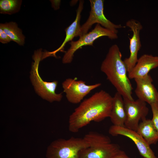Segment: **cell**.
I'll return each mask as SVG.
<instances>
[{
  "instance_id": "6da1fadb",
  "label": "cell",
  "mask_w": 158,
  "mask_h": 158,
  "mask_svg": "<svg viewBox=\"0 0 158 158\" xmlns=\"http://www.w3.org/2000/svg\"><path fill=\"white\" fill-rule=\"evenodd\" d=\"M113 97L103 90L85 99L70 115L69 130L76 133L92 121L99 122L109 117Z\"/></svg>"
},
{
  "instance_id": "7a4b0ae2",
  "label": "cell",
  "mask_w": 158,
  "mask_h": 158,
  "mask_svg": "<svg viewBox=\"0 0 158 158\" xmlns=\"http://www.w3.org/2000/svg\"><path fill=\"white\" fill-rule=\"evenodd\" d=\"M122 57L118 45H112L102 63L100 69L123 99L134 100L132 96L133 88L127 73V68Z\"/></svg>"
},
{
  "instance_id": "3957f363",
  "label": "cell",
  "mask_w": 158,
  "mask_h": 158,
  "mask_svg": "<svg viewBox=\"0 0 158 158\" xmlns=\"http://www.w3.org/2000/svg\"><path fill=\"white\" fill-rule=\"evenodd\" d=\"M43 52L42 49L35 51L33 56L34 61L32 62L30 72V78L36 92L43 99L50 102L60 101L62 97V93L56 92L58 82L55 80L51 82L42 80L39 72V66L42 60Z\"/></svg>"
},
{
  "instance_id": "277c9868",
  "label": "cell",
  "mask_w": 158,
  "mask_h": 158,
  "mask_svg": "<svg viewBox=\"0 0 158 158\" xmlns=\"http://www.w3.org/2000/svg\"><path fill=\"white\" fill-rule=\"evenodd\" d=\"M89 146L84 137L59 139L53 141L48 147L46 158H78L80 151Z\"/></svg>"
},
{
  "instance_id": "5b68a950",
  "label": "cell",
  "mask_w": 158,
  "mask_h": 158,
  "mask_svg": "<svg viewBox=\"0 0 158 158\" xmlns=\"http://www.w3.org/2000/svg\"><path fill=\"white\" fill-rule=\"evenodd\" d=\"M103 36L107 37L111 40L118 38L117 34L97 24L93 30L80 37L78 40L72 41L69 43L71 46L65 52L62 58V63L65 64L71 63L73 60L74 53L78 49L83 46H93V42L96 40Z\"/></svg>"
},
{
  "instance_id": "8992f818",
  "label": "cell",
  "mask_w": 158,
  "mask_h": 158,
  "mask_svg": "<svg viewBox=\"0 0 158 158\" xmlns=\"http://www.w3.org/2000/svg\"><path fill=\"white\" fill-rule=\"evenodd\" d=\"M103 0H90L91 10L88 19L80 28L79 37L87 33L92 25L95 23L101 25L103 27L109 29L116 33L117 29L124 28L121 24L116 25L111 22L105 17L104 13Z\"/></svg>"
},
{
  "instance_id": "52a82bcc",
  "label": "cell",
  "mask_w": 158,
  "mask_h": 158,
  "mask_svg": "<svg viewBox=\"0 0 158 158\" xmlns=\"http://www.w3.org/2000/svg\"><path fill=\"white\" fill-rule=\"evenodd\" d=\"M123 101L126 114L125 127L136 131L140 121L148 114L146 103L138 99L135 100L123 99Z\"/></svg>"
},
{
  "instance_id": "ba28073f",
  "label": "cell",
  "mask_w": 158,
  "mask_h": 158,
  "mask_svg": "<svg viewBox=\"0 0 158 158\" xmlns=\"http://www.w3.org/2000/svg\"><path fill=\"white\" fill-rule=\"evenodd\" d=\"M101 85L100 83H97L87 85L83 80L69 78L63 82L62 86L68 101L76 104L80 102L92 90L100 86Z\"/></svg>"
},
{
  "instance_id": "9c48e42d",
  "label": "cell",
  "mask_w": 158,
  "mask_h": 158,
  "mask_svg": "<svg viewBox=\"0 0 158 158\" xmlns=\"http://www.w3.org/2000/svg\"><path fill=\"white\" fill-rule=\"evenodd\" d=\"M109 133L113 136L123 135L131 139L136 145L140 155L144 158H158L150 145L136 131L125 127L113 125L109 128Z\"/></svg>"
},
{
  "instance_id": "30bf717a",
  "label": "cell",
  "mask_w": 158,
  "mask_h": 158,
  "mask_svg": "<svg viewBox=\"0 0 158 158\" xmlns=\"http://www.w3.org/2000/svg\"><path fill=\"white\" fill-rule=\"evenodd\" d=\"M126 25L133 33L131 38H129L130 56L123 60L128 73L134 67L138 61V53L141 46L140 33L143 27L140 22L134 19L128 20Z\"/></svg>"
},
{
  "instance_id": "8fae6325",
  "label": "cell",
  "mask_w": 158,
  "mask_h": 158,
  "mask_svg": "<svg viewBox=\"0 0 158 158\" xmlns=\"http://www.w3.org/2000/svg\"><path fill=\"white\" fill-rule=\"evenodd\" d=\"M136 87L135 93L139 99L150 105L158 104V92L152 83L153 80L149 74L134 79Z\"/></svg>"
},
{
  "instance_id": "7c38bea8",
  "label": "cell",
  "mask_w": 158,
  "mask_h": 158,
  "mask_svg": "<svg viewBox=\"0 0 158 158\" xmlns=\"http://www.w3.org/2000/svg\"><path fill=\"white\" fill-rule=\"evenodd\" d=\"M121 150L119 145L116 144H97L81 150L78 158H112Z\"/></svg>"
},
{
  "instance_id": "4fadbf2b",
  "label": "cell",
  "mask_w": 158,
  "mask_h": 158,
  "mask_svg": "<svg viewBox=\"0 0 158 158\" xmlns=\"http://www.w3.org/2000/svg\"><path fill=\"white\" fill-rule=\"evenodd\" d=\"M84 2L83 0L80 1L78 7L76 11L75 18L74 21L65 29L66 35L62 44L58 49L53 51H46L43 52L42 60L49 56L56 57V54L59 51H63L64 47L67 42L72 41L74 37L79 36L81 26L80 25L81 13L83 9Z\"/></svg>"
},
{
  "instance_id": "5bb4252c",
  "label": "cell",
  "mask_w": 158,
  "mask_h": 158,
  "mask_svg": "<svg viewBox=\"0 0 158 158\" xmlns=\"http://www.w3.org/2000/svg\"><path fill=\"white\" fill-rule=\"evenodd\" d=\"M158 67V56L144 54L141 56L133 68L128 73L129 79L141 78L148 74L152 70Z\"/></svg>"
},
{
  "instance_id": "9a60e30c",
  "label": "cell",
  "mask_w": 158,
  "mask_h": 158,
  "mask_svg": "<svg viewBox=\"0 0 158 158\" xmlns=\"http://www.w3.org/2000/svg\"><path fill=\"white\" fill-rule=\"evenodd\" d=\"M109 118L113 125L125 127L126 114L123 99L117 92L113 97L112 107Z\"/></svg>"
},
{
  "instance_id": "2e32d148",
  "label": "cell",
  "mask_w": 158,
  "mask_h": 158,
  "mask_svg": "<svg viewBox=\"0 0 158 158\" xmlns=\"http://www.w3.org/2000/svg\"><path fill=\"white\" fill-rule=\"evenodd\" d=\"M139 124L136 132L150 145L158 141V133L151 119L145 118Z\"/></svg>"
},
{
  "instance_id": "e0dca14e",
  "label": "cell",
  "mask_w": 158,
  "mask_h": 158,
  "mask_svg": "<svg viewBox=\"0 0 158 158\" xmlns=\"http://www.w3.org/2000/svg\"><path fill=\"white\" fill-rule=\"evenodd\" d=\"M0 28L4 31L11 41L16 42L20 46L24 45L25 43V36L16 22H11L0 23Z\"/></svg>"
},
{
  "instance_id": "ac0fdd59",
  "label": "cell",
  "mask_w": 158,
  "mask_h": 158,
  "mask_svg": "<svg viewBox=\"0 0 158 158\" xmlns=\"http://www.w3.org/2000/svg\"><path fill=\"white\" fill-rule=\"evenodd\" d=\"M22 2V1L20 0H1V13L11 15L18 12L20 9Z\"/></svg>"
},
{
  "instance_id": "d6986e66",
  "label": "cell",
  "mask_w": 158,
  "mask_h": 158,
  "mask_svg": "<svg viewBox=\"0 0 158 158\" xmlns=\"http://www.w3.org/2000/svg\"><path fill=\"white\" fill-rule=\"evenodd\" d=\"M150 106L152 114V118L151 120L158 133V104H153Z\"/></svg>"
},
{
  "instance_id": "ffe728a7",
  "label": "cell",
  "mask_w": 158,
  "mask_h": 158,
  "mask_svg": "<svg viewBox=\"0 0 158 158\" xmlns=\"http://www.w3.org/2000/svg\"><path fill=\"white\" fill-rule=\"evenodd\" d=\"M11 40L4 31L0 28V42L2 44H6L10 42Z\"/></svg>"
},
{
  "instance_id": "44dd1931",
  "label": "cell",
  "mask_w": 158,
  "mask_h": 158,
  "mask_svg": "<svg viewBox=\"0 0 158 158\" xmlns=\"http://www.w3.org/2000/svg\"><path fill=\"white\" fill-rule=\"evenodd\" d=\"M112 158H130L123 151L121 150L119 152Z\"/></svg>"
},
{
  "instance_id": "7402d4cb",
  "label": "cell",
  "mask_w": 158,
  "mask_h": 158,
  "mask_svg": "<svg viewBox=\"0 0 158 158\" xmlns=\"http://www.w3.org/2000/svg\"><path fill=\"white\" fill-rule=\"evenodd\" d=\"M52 3V7L54 9H57L59 8L60 4V1L59 0H52L51 1Z\"/></svg>"
}]
</instances>
